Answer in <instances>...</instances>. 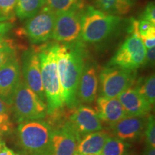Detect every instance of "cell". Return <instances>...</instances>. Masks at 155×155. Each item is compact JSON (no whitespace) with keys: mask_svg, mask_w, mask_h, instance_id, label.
<instances>
[{"mask_svg":"<svg viewBox=\"0 0 155 155\" xmlns=\"http://www.w3.org/2000/svg\"><path fill=\"white\" fill-rule=\"evenodd\" d=\"M155 59V47L146 49V54H145V61L144 65L147 66H152L154 64Z\"/></svg>","mask_w":155,"mask_h":155,"instance_id":"obj_30","label":"cell"},{"mask_svg":"<svg viewBox=\"0 0 155 155\" xmlns=\"http://www.w3.org/2000/svg\"><path fill=\"white\" fill-rule=\"evenodd\" d=\"M130 146L127 141L117 137H109L104 145L100 155H128Z\"/></svg>","mask_w":155,"mask_h":155,"instance_id":"obj_22","label":"cell"},{"mask_svg":"<svg viewBox=\"0 0 155 155\" xmlns=\"http://www.w3.org/2000/svg\"><path fill=\"white\" fill-rule=\"evenodd\" d=\"M145 135L147 146L155 148V121L153 116H150L147 121Z\"/></svg>","mask_w":155,"mask_h":155,"instance_id":"obj_26","label":"cell"},{"mask_svg":"<svg viewBox=\"0 0 155 155\" xmlns=\"http://www.w3.org/2000/svg\"><path fill=\"white\" fill-rule=\"evenodd\" d=\"M76 155H78V154H76Z\"/></svg>","mask_w":155,"mask_h":155,"instance_id":"obj_39","label":"cell"},{"mask_svg":"<svg viewBox=\"0 0 155 155\" xmlns=\"http://www.w3.org/2000/svg\"><path fill=\"white\" fill-rule=\"evenodd\" d=\"M7 46H13L11 40H9L6 36H0V48Z\"/></svg>","mask_w":155,"mask_h":155,"instance_id":"obj_34","label":"cell"},{"mask_svg":"<svg viewBox=\"0 0 155 155\" xmlns=\"http://www.w3.org/2000/svg\"><path fill=\"white\" fill-rule=\"evenodd\" d=\"M83 9H73L56 15L51 39L62 43L80 40Z\"/></svg>","mask_w":155,"mask_h":155,"instance_id":"obj_8","label":"cell"},{"mask_svg":"<svg viewBox=\"0 0 155 155\" xmlns=\"http://www.w3.org/2000/svg\"><path fill=\"white\" fill-rule=\"evenodd\" d=\"M144 155H155V148L147 146Z\"/></svg>","mask_w":155,"mask_h":155,"instance_id":"obj_35","label":"cell"},{"mask_svg":"<svg viewBox=\"0 0 155 155\" xmlns=\"http://www.w3.org/2000/svg\"><path fill=\"white\" fill-rule=\"evenodd\" d=\"M12 21H0V36H6L13 28Z\"/></svg>","mask_w":155,"mask_h":155,"instance_id":"obj_32","label":"cell"},{"mask_svg":"<svg viewBox=\"0 0 155 155\" xmlns=\"http://www.w3.org/2000/svg\"><path fill=\"white\" fill-rule=\"evenodd\" d=\"M109 137L106 131L102 130L88 134L79 141L77 154L78 155L100 154L104 144Z\"/></svg>","mask_w":155,"mask_h":155,"instance_id":"obj_18","label":"cell"},{"mask_svg":"<svg viewBox=\"0 0 155 155\" xmlns=\"http://www.w3.org/2000/svg\"><path fill=\"white\" fill-rule=\"evenodd\" d=\"M45 5V0H17L15 15L20 19L35 16Z\"/></svg>","mask_w":155,"mask_h":155,"instance_id":"obj_20","label":"cell"},{"mask_svg":"<svg viewBox=\"0 0 155 155\" xmlns=\"http://www.w3.org/2000/svg\"><path fill=\"white\" fill-rule=\"evenodd\" d=\"M45 6L56 15L71 9L83 8V0H45Z\"/></svg>","mask_w":155,"mask_h":155,"instance_id":"obj_23","label":"cell"},{"mask_svg":"<svg viewBox=\"0 0 155 155\" xmlns=\"http://www.w3.org/2000/svg\"><path fill=\"white\" fill-rule=\"evenodd\" d=\"M141 19H144L155 25V6L154 2H150L147 4L141 15Z\"/></svg>","mask_w":155,"mask_h":155,"instance_id":"obj_28","label":"cell"},{"mask_svg":"<svg viewBox=\"0 0 155 155\" xmlns=\"http://www.w3.org/2000/svg\"><path fill=\"white\" fill-rule=\"evenodd\" d=\"M117 98L127 116H144L152 110V105L134 88L127 89Z\"/></svg>","mask_w":155,"mask_h":155,"instance_id":"obj_16","label":"cell"},{"mask_svg":"<svg viewBox=\"0 0 155 155\" xmlns=\"http://www.w3.org/2000/svg\"><path fill=\"white\" fill-rule=\"evenodd\" d=\"M98 9L108 14L126 15L131 10L135 0H93Z\"/></svg>","mask_w":155,"mask_h":155,"instance_id":"obj_19","label":"cell"},{"mask_svg":"<svg viewBox=\"0 0 155 155\" xmlns=\"http://www.w3.org/2000/svg\"><path fill=\"white\" fill-rule=\"evenodd\" d=\"M155 26V25H153L152 23L148 22V21L144 20V19H139L138 20V30L140 35H142L146 33L147 31L150 30L152 27Z\"/></svg>","mask_w":155,"mask_h":155,"instance_id":"obj_31","label":"cell"},{"mask_svg":"<svg viewBox=\"0 0 155 155\" xmlns=\"http://www.w3.org/2000/svg\"><path fill=\"white\" fill-rule=\"evenodd\" d=\"M140 38L146 49L155 47V26L150 28L145 34L140 35Z\"/></svg>","mask_w":155,"mask_h":155,"instance_id":"obj_27","label":"cell"},{"mask_svg":"<svg viewBox=\"0 0 155 155\" xmlns=\"http://www.w3.org/2000/svg\"><path fill=\"white\" fill-rule=\"evenodd\" d=\"M21 146L30 155H52L53 129L47 122L31 120L21 122L18 127Z\"/></svg>","mask_w":155,"mask_h":155,"instance_id":"obj_4","label":"cell"},{"mask_svg":"<svg viewBox=\"0 0 155 155\" xmlns=\"http://www.w3.org/2000/svg\"><path fill=\"white\" fill-rule=\"evenodd\" d=\"M86 50L82 41L58 43L57 50L58 71L64 104L70 108L76 104V92L82 73Z\"/></svg>","mask_w":155,"mask_h":155,"instance_id":"obj_1","label":"cell"},{"mask_svg":"<svg viewBox=\"0 0 155 155\" xmlns=\"http://www.w3.org/2000/svg\"><path fill=\"white\" fill-rule=\"evenodd\" d=\"M17 0H0V18L5 21H12L15 15Z\"/></svg>","mask_w":155,"mask_h":155,"instance_id":"obj_24","label":"cell"},{"mask_svg":"<svg viewBox=\"0 0 155 155\" xmlns=\"http://www.w3.org/2000/svg\"><path fill=\"white\" fill-rule=\"evenodd\" d=\"M97 114L101 121L113 124L127 115L118 98H108L99 96L97 100Z\"/></svg>","mask_w":155,"mask_h":155,"instance_id":"obj_17","label":"cell"},{"mask_svg":"<svg viewBox=\"0 0 155 155\" xmlns=\"http://www.w3.org/2000/svg\"><path fill=\"white\" fill-rule=\"evenodd\" d=\"M121 22L119 15H111L88 6L83 9L80 40L98 43L112 35Z\"/></svg>","mask_w":155,"mask_h":155,"instance_id":"obj_3","label":"cell"},{"mask_svg":"<svg viewBox=\"0 0 155 155\" xmlns=\"http://www.w3.org/2000/svg\"><path fill=\"white\" fill-rule=\"evenodd\" d=\"M90 155H100V154H90Z\"/></svg>","mask_w":155,"mask_h":155,"instance_id":"obj_37","label":"cell"},{"mask_svg":"<svg viewBox=\"0 0 155 155\" xmlns=\"http://www.w3.org/2000/svg\"><path fill=\"white\" fill-rule=\"evenodd\" d=\"M16 56L13 46H7L0 48V68L8 62L11 58Z\"/></svg>","mask_w":155,"mask_h":155,"instance_id":"obj_29","label":"cell"},{"mask_svg":"<svg viewBox=\"0 0 155 155\" xmlns=\"http://www.w3.org/2000/svg\"><path fill=\"white\" fill-rule=\"evenodd\" d=\"M70 123L78 135H86L102 130L101 120L91 107L81 105L77 108L70 118Z\"/></svg>","mask_w":155,"mask_h":155,"instance_id":"obj_14","label":"cell"},{"mask_svg":"<svg viewBox=\"0 0 155 155\" xmlns=\"http://www.w3.org/2000/svg\"><path fill=\"white\" fill-rule=\"evenodd\" d=\"M22 62L23 81L40 99L46 103L37 47H32L25 50L23 53Z\"/></svg>","mask_w":155,"mask_h":155,"instance_id":"obj_10","label":"cell"},{"mask_svg":"<svg viewBox=\"0 0 155 155\" xmlns=\"http://www.w3.org/2000/svg\"><path fill=\"white\" fill-rule=\"evenodd\" d=\"M58 46L57 42H51L37 47L48 114L54 113L65 105L58 71Z\"/></svg>","mask_w":155,"mask_h":155,"instance_id":"obj_2","label":"cell"},{"mask_svg":"<svg viewBox=\"0 0 155 155\" xmlns=\"http://www.w3.org/2000/svg\"><path fill=\"white\" fill-rule=\"evenodd\" d=\"M17 121L43 119L48 114L47 104L27 86L21 78L13 97L12 104Z\"/></svg>","mask_w":155,"mask_h":155,"instance_id":"obj_6","label":"cell"},{"mask_svg":"<svg viewBox=\"0 0 155 155\" xmlns=\"http://www.w3.org/2000/svg\"><path fill=\"white\" fill-rule=\"evenodd\" d=\"M20 80V65L15 56L0 68V98L8 106L12 104Z\"/></svg>","mask_w":155,"mask_h":155,"instance_id":"obj_12","label":"cell"},{"mask_svg":"<svg viewBox=\"0 0 155 155\" xmlns=\"http://www.w3.org/2000/svg\"><path fill=\"white\" fill-rule=\"evenodd\" d=\"M0 155H19L16 154L12 150L7 147L5 144L2 143L1 147H0Z\"/></svg>","mask_w":155,"mask_h":155,"instance_id":"obj_33","label":"cell"},{"mask_svg":"<svg viewBox=\"0 0 155 155\" xmlns=\"http://www.w3.org/2000/svg\"><path fill=\"white\" fill-rule=\"evenodd\" d=\"M55 19V13L45 5L29 19L25 26V32L31 43H42L51 39Z\"/></svg>","mask_w":155,"mask_h":155,"instance_id":"obj_9","label":"cell"},{"mask_svg":"<svg viewBox=\"0 0 155 155\" xmlns=\"http://www.w3.org/2000/svg\"><path fill=\"white\" fill-rule=\"evenodd\" d=\"M86 57L78 85L76 104L78 103L89 104L93 102L96 98L98 92V67L94 61Z\"/></svg>","mask_w":155,"mask_h":155,"instance_id":"obj_11","label":"cell"},{"mask_svg":"<svg viewBox=\"0 0 155 155\" xmlns=\"http://www.w3.org/2000/svg\"><path fill=\"white\" fill-rule=\"evenodd\" d=\"M137 71L118 66H106L98 74L100 96L116 98L134 85Z\"/></svg>","mask_w":155,"mask_h":155,"instance_id":"obj_7","label":"cell"},{"mask_svg":"<svg viewBox=\"0 0 155 155\" xmlns=\"http://www.w3.org/2000/svg\"><path fill=\"white\" fill-rule=\"evenodd\" d=\"M145 54L146 48L139 32L138 20L132 19L129 35L107 65L136 71L144 65Z\"/></svg>","mask_w":155,"mask_h":155,"instance_id":"obj_5","label":"cell"},{"mask_svg":"<svg viewBox=\"0 0 155 155\" xmlns=\"http://www.w3.org/2000/svg\"><path fill=\"white\" fill-rule=\"evenodd\" d=\"M134 88L151 105L155 102V77L152 74L147 77L141 78L136 81Z\"/></svg>","mask_w":155,"mask_h":155,"instance_id":"obj_21","label":"cell"},{"mask_svg":"<svg viewBox=\"0 0 155 155\" xmlns=\"http://www.w3.org/2000/svg\"><path fill=\"white\" fill-rule=\"evenodd\" d=\"M144 126V116H126L111 127L116 137L127 142L137 140L142 134Z\"/></svg>","mask_w":155,"mask_h":155,"instance_id":"obj_15","label":"cell"},{"mask_svg":"<svg viewBox=\"0 0 155 155\" xmlns=\"http://www.w3.org/2000/svg\"><path fill=\"white\" fill-rule=\"evenodd\" d=\"M0 21H5V20H3L2 19H1V18H0Z\"/></svg>","mask_w":155,"mask_h":155,"instance_id":"obj_36","label":"cell"},{"mask_svg":"<svg viewBox=\"0 0 155 155\" xmlns=\"http://www.w3.org/2000/svg\"><path fill=\"white\" fill-rule=\"evenodd\" d=\"M11 126L8 105L0 98V131H8Z\"/></svg>","mask_w":155,"mask_h":155,"instance_id":"obj_25","label":"cell"},{"mask_svg":"<svg viewBox=\"0 0 155 155\" xmlns=\"http://www.w3.org/2000/svg\"><path fill=\"white\" fill-rule=\"evenodd\" d=\"M80 136L70 122L52 133V155H76Z\"/></svg>","mask_w":155,"mask_h":155,"instance_id":"obj_13","label":"cell"},{"mask_svg":"<svg viewBox=\"0 0 155 155\" xmlns=\"http://www.w3.org/2000/svg\"><path fill=\"white\" fill-rule=\"evenodd\" d=\"M1 144H2V143H0V147H1Z\"/></svg>","mask_w":155,"mask_h":155,"instance_id":"obj_38","label":"cell"}]
</instances>
